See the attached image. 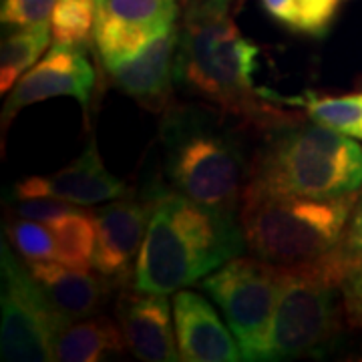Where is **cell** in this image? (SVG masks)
Returning a JSON list of instances; mask_svg holds the SVG:
<instances>
[{
	"instance_id": "cell-24",
	"label": "cell",
	"mask_w": 362,
	"mask_h": 362,
	"mask_svg": "<svg viewBox=\"0 0 362 362\" xmlns=\"http://www.w3.org/2000/svg\"><path fill=\"white\" fill-rule=\"evenodd\" d=\"M57 0H2L0 21L11 28L51 23Z\"/></svg>"
},
{
	"instance_id": "cell-12",
	"label": "cell",
	"mask_w": 362,
	"mask_h": 362,
	"mask_svg": "<svg viewBox=\"0 0 362 362\" xmlns=\"http://www.w3.org/2000/svg\"><path fill=\"white\" fill-rule=\"evenodd\" d=\"M180 49V26L159 33L135 54L107 66L117 89L151 111L171 107V87L175 81V59Z\"/></svg>"
},
{
	"instance_id": "cell-25",
	"label": "cell",
	"mask_w": 362,
	"mask_h": 362,
	"mask_svg": "<svg viewBox=\"0 0 362 362\" xmlns=\"http://www.w3.org/2000/svg\"><path fill=\"white\" fill-rule=\"evenodd\" d=\"M78 207L81 206L65 202V199H59V197H30V199H21V206L16 207V214H18V218L51 226L61 218L73 214Z\"/></svg>"
},
{
	"instance_id": "cell-15",
	"label": "cell",
	"mask_w": 362,
	"mask_h": 362,
	"mask_svg": "<svg viewBox=\"0 0 362 362\" xmlns=\"http://www.w3.org/2000/svg\"><path fill=\"white\" fill-rule=\"evenodd\" d=\"M173 324L181 361L238 362L244 361L240 344L221 322L218 312L202 294L180 290L173 296Z\"/></svg>"
},
{
	"instance_id": "cell-11",
	"label": "cell",
	"mask_w": 362,
	"mask_h": 362,
	"mask_svg": "<svg viewBox=\"0 0 362 362\" xmlns=\"http://www.w3.org/2000/svg\"><path fill=\"white\" fill-rule=\"evenodd\" d=\"M93 87L95 69L90 65L87 47L54 42L47 57L26 71L11 90L8 101L2 109V127L6 129L21 109L51 97H73L83 109H87Z\"/></svg>"
},
{
	"instance_id": "cell-19",
	"label": "cell",
	"mask_w": 362,
	"mask_h": 362,
	"mask_svg": "<svg viewBox=\"0 0 362 362\" xmlns=\"http://www.w3.org/2000/svg\"><path fill=\"white\" fill-rule=\"evenodd\" d=\"M52 39L51 23L13 28V33L2 40L0 51V90L6 95L16 83L40 61Z\"/></svg>"
},
{
	"instance_id": "cell-14",
	"label": "cell",
	"mask_w": 362,
	"mask_h": 362,
	"mask_svg": "<svg viewBox=\"0 0 362 362\" xmlns=\"http://www.w3.org/2000/svg\"><path fill=\"white\" fill-rule=\"evenodd\" d=\"M117 322L135 358L145 362L181 361L168 294L139 292L135 288L133 292H125L117 306Z\"/></svg>"
},
{
	"instance_id": "cell-9",
	"label": "cell",
	"mask_w": 362,
	"mask_h": 362,
	"mask_svg": "<svg viewBox=\"0 0 362 362\" xmlns=\"http://www.w3.org/2000/svg\"><path fill=\"white\" fill-rule=\"evenodd\" d=\"M97 244L93 270L105 288L127 286L135 276L137 259L151 218V202H139L129 195L107 202L93 211Z\"/></svg>"
},
{
	"instance_id": "cell-21",
	"label": "cell",
	"mask_w": 362,
	"mask_h": 362,
	"mask_svg": "<svg viewBox=\"0 0 362 362\" xmlns=\"http://www.w3.org/2000/svg\"><path fill=\"white\" fill-rule=\"evenodd\" d=\"M57 242V259L69 268L81 272L93 270V256L97 244L95 214L87 209H75L59 221L49 226Z\"/></svg>"
},
{
	"instance_id": "cell-8",
	"label": "cell",
	"mask_w": 362,
	"mask_h": 362,
	"mask_svg": "<svg viewBox=\"0 0 362 362\" xmlns=\"http://www.w3.org/2000/svg\"><path fill=\"white\" fill-rule=\"evenodd\" d=\"M2 324L0 350L2 361L45 362L57 361L54 349L65 318L47 298L45 290L30 274L26 262L16 259L2 244Z\"/></svg>"
},
{
	"instance_id": "cell-26",
	"label": "cell",
	"mask_w": 362,
	"mask_h": 362,
	"mask_svg": "<svg viewBox=\"0 0 362 362\" xmlns=\"http://www.w3.org/2000/svg\"><path fill=\"white\" fill-rule=\"evenodd\" d=\"M342 308L354 326H362V264L350 268L340 282Z\"/></svg>"
},
{
	"instance_id": "cell-27",
	"label": "cell",
	"mask_w": 362,
	"mask_h": 362,
	"mask_svg": "<svg viewBox=\"0 0 362 362\" xmlns=\"http://www.w3.org/2000/svg\"><path fill=\"white\" fill-rule=\"evenodd\" d=\"M342 252L349 258L352 268L362 264V194L358 195L354 211L350 216L346 235H344V242H342Z\"/></svg>"
},
{
	"instance_id": "cell-16",
	"label": "cell",
	"mask_w": 362,
	"mask_h": 362,
	"mask_svg": "<svg viewBox=\"0 0 362 362\" xmlns=\"http://www.w3.org/2000/svg\"><path fill=\"white\" fill-rule=\"evenodd\" d=\"M26 266L66 322L89 318L99 310L105 290L99 276L69 268L59 259H26Z\"/></svg>"
},
{
	"instance_id": "cell-1",
	"label": "cell",
	"mask_w": 362,
	"mask_h": 362,
	"mask_svg": "<svg viewBox=\"0 0 362 362\" xmlns=\"http://www.w3.org/2000/svg\"><path fill=\"white\" fill-rule=\"evenodd\" d=\"M180 26L175 81L207 105L266 133L296 117L274 101V90L256 87L259 47L230 16V2L187 0Z\"/></svg>"
},
{
	"instance_id": "cell-20",
	"label": "cell",
	"mask_w": 362,
	"mask_h": 362,
	"mask_svg": "<svg viewBox=\"0 0 362 362\" xmlns=\"http://www.w3.org/2000/svg\"><path fill=\"white\" fill-rule=\"evenodd\" d=\"M262 8L286 30L322 39L334 23L340 0H259Z\"/></svg>"
},
{
	"instance_id": "cell-3",
	"label": "cell",
	"mask_w": 362,
	"mask_h": 362,
	"mask_svg": "<svg viewBox=\"0 0 362 362\" xmlns=\"http://www.w3.org/2000/svg\"><path fill=\"white\" fill-rule=\"evenodd\" d=\"M163 113L159 133L171 189L209 209L240 214L252 168L244 139L250 127L211 105H171Z\"/></svg>"
},
{
	"instance_id": "cell-23",
	"label": "cell",
	"mask_w": 362,
	"mask_h": 362,
	"mask_svg": "<svg viewBox=\"0 0 362 362\" xmlns=\"http://www.w3.org/2000/svg\"><path fill=\"white\" fill-rule=\"evenodd\" d=\"M6 233L25 259H57V242L47 223L21 218L6 228Z\"/></svg>"
},
{
	"instance_id": "cell-7",
	"label": "cell",
	"mask_w": 362,
	"mask_h": 362,
	"mask_svg": "<svg viewBox=\"0 0 362 362\" xmlns=\"http://www.w3.org/2000/svg\"><path fill=\"white\" fill-rule=\"evenodd\" d=\"M280 268L256 256H235L202 280L240 344L244 361H262L278 298Z\"/></svg>"
},
{
	"instance_id": "cell-18",
	"label": "cell",
	"mask_w": 362,
	"mask_h": 362,
	"mask_svg": "<svg viewBox=\"0 0 362 362\" xmlns=\"http://www.w3.org/2000/svg\"><path fill=\"white\" fill-rule=\"evenodd\" d=\"M274 101L292 109L302 107L306 111V117L312 121L340 131L356 141H362V93L338 95V97L332 95L318 97L310 90L296 97H282L274 93Z\"/></svg>"
},
{
	"instance_id": "cell-2",
	"label": "cell",
	"mask_w": 362,
	"mask_h": 362,
	"mask_svg": "<svg viewBox=\"0 0 362 362\" xmlns=\"http://www.w3.org/2000/svg\"><path fill=\"white\" fill-rule=\"evenodd\" d=\"M149 202L151 218L133 276L139 292L175 294L246 250L240 214L209 209L163 187Z\"/></svg>"
},
{
	"instance_id": "cell-22",
	"label": "cell",
	"mask_w": 362,
	"mask_h": 362,
	"mask_svg": "<svg viewBox=\"0 0 362 362\" xmlns=\"http://www.w3.org/2000/svg\"><path fill=\"white\" fill-rule=\"evenodd\" d=\"M97 0H57L51 14L54 42L87 47L95 33Z\"/></svg>"
},
{
	"instance_id": "cell-6",
	"label": "cell",
	"mask_w": 362,
	"mask_h": 362,
	"mask_svg": "<svg viewBox=\"0 0 362 362\" xmlns=\"http://www.w3.org/2000/svg\"><path fill=\"white\" fill-rule=\"evenodd\" d=\"M346 272L349 266L340 247L318 264L280 268L278 298L262 361L300 358L337 337L340 282Z\"/></svg>"
},
{
	"instance_id": "cell-10",
	"label": "cell",
	"mask_w": 362,
	"mask_h": 362,
	"mask_svg": "<svg viewBox=\"0 0 362 362\" xmlns=\"http://www.w3.org/2000/svg\"><path fill=\"white\" fill-rule=\"evenodd\" d=\"M177 0H97L93 40L105 69L177 25Z\"/></svg>"
},
{
	"instance_id": "cell-13",
	"label": "cell",
	"mask_w": 362,
	"mask_h": 362,
	"mask_svg": "<svg viewBox=\"0 0 362 362\" xmlns=\"http://www.w3.org/2000/svg\"><path fill=\"white\" fill-rule=\"evenodd\" d=\"M127 194V185L107 171L97 151V143L90 139L85 151L66 168L51 175H33L14 185V197H59L77 206L89 207L107 204Z\"/></svg>"
},
{
	"instance_id": "cell-17",
	"label": "cell",
	"mask_w": 362,
	"mask_h": 362,
	"mask_svg": "<svg viewBox=\"0 0 362 362\" xmlns=\"http://www.w3.org/2000/svg\"><path fill=\"white\" fill-rule=\"evenodd\" d=\"M125 349L127 342L119 322L93 314L65 326L57 340L54 358L63 362H97Z\"/></svg>"
},
{
	"instance_id": "cell-5",
	"label": "cell",
	"mask_w": 362,
	"mask_h": 362,
	"mask_svg": "<svg viewBox=\"0 0 362 362\" xmlns=\"http://www.w3.org/2000/svg\"><path fill=\"white\" fill-rule=\"evenodd\" d=\"M358 194L316 199L246 185L240 223L252 256L280 268L312 266L342 246Z\"/></svg>"
},
{
	"instance_id": "cell-4",
	"label": "cell",
	"mask_w": 362,
	"mask_h": 362,
	"mask_svg": "<svg viewBox=\"0 0 362 362\" xmlns=\"http://www.w3.org/2000/svg\"><path fill=\"white\" fill-rule=\"evenodd\" d=\"M262 135L252 153L250 187L316 199L362 189V145L349 135L300 115Z\"/></svg>"
},
{
	"instance_id": "cell-28",
	"label": "cell",
	"mask_w": 362,
	"mask_h": 362,
	"mask_svg": "<svg viewBox=\"0 0 362 362\" xmlns=\"http://www.w3.org/2000/svg\"><path fill=\"white\" fill-rule=\"evenodd\" d=\"M220 2H232V0H220Z\"/></svg>"
}]
</instances>
